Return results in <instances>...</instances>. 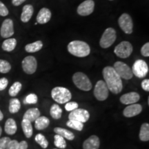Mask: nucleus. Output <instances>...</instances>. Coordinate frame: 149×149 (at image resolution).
Instances as JSON below:
<instances>
[{"label": "nucleus", "mask_w": 149, "mask_h": 149, "mask_svg": "<svg viewBox=\"0 0 149 149\" xmlns=\"http://www.w3.org/2000/svg\"><path fill=\"white\" fill-rule=\"evenodd\" d=\"M52 16L51 11L47 8H42L39 11L37 15V22L38 24H44L51 20Z\"/></svg>", "instance_id": "obj_17"}, {"label": "nucleus", "mask_w": 149, "mask_h": 149, "mask_svg": "<svg viewBox=\"0 0 149 149\" xmlns=\"http://www.w3.org/2000/svg\"><path fill=\"white\" fill-rule=\"evenodd\" d=\"M18 146L19 142L15 139H14V140H10L6 149H17Z\"/></svg>", "instance_id": "obj_41"}, {"label": "nucleus", "mask_w": 149, "mask_h": 149, "mask_svg": "<svg viewBox=\"0 0 149 149\" xmlns=\"http://www.w3.org/2000/svg\"><path fill=\"white\" fill-rule=\"evenodd\" d=\"M54 132L57 135H59L64 139H67L68 140H73L74 139V135L70 130L65 129L61 127H56L54 128Z\"/></svg>", "instance_id": "obj_24"}, {"label": "nucleus", "mask_w": 149, "mask_h": 149, "mask_svg": "<svg viewBox=\"0 0 149 149\" xmlns=\"http://www.w3.org/2000/svg\"><path fill=\"white\" fill-rule=\"evenodd\" d=\"M133 51V48L132 44L129 42L124 41L115 46L114 53L117 57L122 59H126L131 55Z\"/></svg>", "instance_id": "obj_6"}, {"label": "nucleus", "mask_w": 149, "mask_h": 149, "mask_svg": "<svg viewBox=\"0 0 149 149\" xmlns=\"http://www.w3.org/2000/svg\"><path fill=\"white\" fill-rule=\"evenodd\" d=\"M78 104L75 102H68L66 103V105H65V109H66V111H72L74 110L78 109Z\"/></svg>", "instance_id": "obj_36"}, {"label": "nucleus", "mask_w": 149, "mask_h": 149, "mask_svg": "<svg viewBox=\"0 0 149 149\" xmlns=\"http://www.w3.org/2000/svg\"><path fill=\"white\" fill-rule=\"evenodd\" d=\"M142 111L141 104H133L126 107L123 111V115L126 117H133L140 114Z\"/></svg>", "instance_id": "obj_15"}, {"label": "nucleus", "mask_w": 149, "mask_h": 149, "mask_svg": "<svg viewBox=\"0 0 149 149\" xmlns=\"http://www.w3.org/2000/svg\"><path fill=\"white\" fill-rule=\"evenodd\" d=\"M117 38L116 31L113 28H108L105 30L100 39V45L103 48H108L113 45Z\"/></svg>", "instance_id": "obj_5"}, {"label": "nucleus", "mask_w": 149, "mask_h": 149, "mask_svg": "<svg viewBox=\"0 0 149 149\" xmlns=\"http://www.w3.org/2000/svg\"><path fill=\"white\" fill-rule=\"evenodd\" d=\"M42 47H43V43L42 41L39 40L26 45L25 51H26L27 53H36V52L40 51L42 48Z\"/></svg>", "instance_id": "obj_25"}, {"label": "nucleus", "mask_w": 149, "mask_h": 149, "mask_svg": "<svg viewBox=\"0 0 149 149\" xmlns=\"http://www.w3.org/2000/svg\"><path fill=\"white\" fill-rule=\"evenodd\" d=\"M50 114L51 117L55 120H59L61 117L62 115V109L57 104H54L51 106V110H50Z\"/></svg>", "instance_id": "obj_28"}, {"label": "nucleus", "mask_w": 149, "mask_h": 149, "mask_svg": "<svg viewBox=\"0 0 149 149\" xmlns=\"http://www.w3.org/2000/svg\"><path fill=\"white\" fill-rule=\"evenodd\" d=\"M3 119V115L2 113V112L1 111V110H0V121H1Z\"/></svg>", "instance_id": "obj_45"}, {"label": "nucleus", "mask_w": 149, "mask_h": 149, "mask_svg": "<svg viewBox=\"0 0 149 149\" xmlns=\"http://www.w3.org/2000/svg\"><path fill=\"white\" fill-rule=\"evenodd\" d=\"M13 21L11 19H6L1 24L0 35L3 38H9L14 35Z\"/></svg>", "instance_id": "obj_14"}, {"label": "nucleus", "mask_w": 149, "mask_h": 149, "mask_svg": "<svg viewBox=\"0 0 149 149\" xmlns=\"http://www.w3.org/2000/svg\"><path fill=\"white\" fill-rule=\"evenodd\" d=\"M54 144H55V146L57 148L61 149L66 148L67 146V144L65 139L59 135H57V134H56L54 136Z\"/></svg>", "instance_id": "obj_30"}, {"label": "nucleus", "mask_w": 149, "mask_h": 149, "mask_svg": "<svg viewBox=\"0 0 149 149\" xmlns=\"http://www.w3.org/2000/svg\"><path fill=\"white\" fill-rule=\"evenodd\" d=\"M22 88V84L19 81H15L13 84L10 86V88H9L8 93L9 95L11 97H15L17 95V94L19 93V91H21Z\"/></svg>", "instance_id": "obj_31"}, {"label": "nucleus", "mask_w": 149, "mask_h": 149, "mask_svg": "<svg viewBox=\"0 0 149 149\" xmlns=\"http://www.w3.org/2000/svg\"><path fill=\"white\" fill-rule=\"evenodd\" d=\"M38 101V98L36 95L34 93H31L26 97L24 100V104H35Z\"/></svg>", "instance_id": "obj_35"}, {"label": "nucleus", "mask_w": 149, "mask_h": 149, "mask_svg": "<svg viewBox=\"0 0 149 149\" xmlns=\"http://www.w3.org/2000/svg\"><path fill=\"white\" fill-rule=\"evenodd\" d=\"M1 133H2V128H1V126H0V137H1Z\"/></svg>", "instance_id": "obj_46"}, {"label": "nucleus", "mask_w": 149, "mask_h": 149, "mask_svg": "<svg viewBox=\"0 0 149 149\" xmlns=\"http://www.w3.org/2000/svg\"><path fill=\"white\" fill-rule=\"evenodd\" d=\"M90 118V113L88 111L82 109H77L70 112L68 119L70 120H76L80 122H86Z\"/></svg>", "instance_id": "obj_12"}, {"label": "nucleus", "mask_w": 149, "mask_h": 149, "mask_svg": "<svg viewBox=\"0 0 149 149\" xmlns=\"http://www.w3.org/2000/svg\"><path fill=\"white\" fill-rule=\"evenodd\" d=\"M54 149H57V148H54Z\"/></svg>", "instance_id": "obj_48"}, {"label": "nucleus", "mask_w": 149, "mask_h": 149, "mask_svg": "<svg viewBox=\"0 0 149 149\" xmlns=\"http://www.w3.org/2000/svg\"><path fill=\"white\" fill-rule=\"evenodd\" d=\"M28 143L26 141H22L19 142V146L17 149H28Z\"/></svg>", "instance_id": "obj_43"}, {"label": "nucleus", "mask_w": 149, "mask_h": 149, "mask_svg": "<svg viewBox=\"0 0 149 149\" xmlns=\"http://www.w3.org/2000/svg\"><path fill=\"white\" fill-rule=\"evenodd\" d=\"M74 84L80 90L89 91L92 88V83L86 74L81 72H77L72 75Z\"/></svg>", "instance_id": "obj_4"}, {"label": "nucleus", "mask_w": 149, "mask_h": 149, "mask_svg": "<svg viewBox=\"0 0 149 149\" xmlns=\"http://www.w3.org/2000/svg\"><path fill=\"white\" fill-rule=\"evenodd\" d=\"M40 116V111L37 108H32L30 109L24 113L23 119L27 120L31 122H35V120Z\"/></svg>", "instance_id": "obj_20"}, {"label": "nucleus", "mask_w": 149, "mask_h": 149, "mask_svg": "<svg viewBox=\"0 0 149 149\" xmlns=\"http://www.w3.org/2000/svg\"><path fill=\"white\" fill-rule=\"evenodd\" d=\"M20 109H21V103L19 100L17 98L11 99L9 102V112L14 114L17 113Z\"/></svg>", "instance_id": "obj_29"}, {"label": "nucleus", "mask_w": 149, "mask_h": 149, "mask_svg": "<svg viewBox=\"0 0 149 149\" xmlns=\"http://www.w3.org/2000/svg\"><path fill=\"white\" fill-rule=\"evenodd\" d=\"M132 72L134 75L138 78H143L146 77L148 72V64L144 60L137 59L136 60L132 67Z\"/></svg>", "instance_id": "obj_9"}, {"label": "nucleus", "mask_w": 149, "mask_h": 149, "mask_svg": "<svg viewBox=\"0 0 149 149\" xmlns=\"http://www.w3.org/2000/svg\"><path fill=\"white\" fill-rule=\"evenodd\" d=\"M51 97L54 101L60 104H66L71 100L72 95L68 88L57 86L51 91Z\"/></svg>", "instance_id": "obj_3"}, {"label": "nucleus", "mask_w": 149, "mask_h": 149, "mask_svg": "<svg viewBox=\"0 0 149 149\" xmlns=\"http://www.w3.org/2000/svg\"><path fill=\"white\" fill-rule=\"evenodd\" d=\"M113 68L119 74V76L123 79L129 80L131 79L133 77L131 68L122 61H116L113 66Z\"/></svg>", "instance_id": "obj_7"}, {"label": "nucleus", "mask_w": 149, "mask_h": 149, "mask_svg": "<svg viewBox=\"0 0 149 149\" xmlns=\"http://www.w3.org/2000/svg\"><path fill=\"white\" fill-rule=\"evenodd\" d=\"M35 140L37 143H38L39 145H40L42 148L46 149L48 146V141H47V139H46L45 136L42 135V134H37V135L35 136Z\"/></svg>", "instance_id": "obj_33"}, {"label": "nucleus", "mask_w": 149, "mask_h": 149, "mask_svg": "<svg viewBox=\"0 0 149 149\" xmlns=\"http://www.w3.org/2000/svg\"><path fill=\"white\" fill-rule=\"evenodd\" d=\"M11 70V65L8 61L0 59V72L7 73Z\"/></svg>", "instance_id": "obj_34"}, {"label": "nucleus", "mask_w": 149, "mask_h": 149, "mask_svg": "<svg viewBox=\"0 0 149 149\" xmlns=\"http://www.w3.org/2000/svg\"><path fill=\"white\" fill-rule=\"evenodd\" d=\"M26 1V0H12V3L15 6H19L24 2H25Z\"/></svg>", "instance_id": "obj_44"}, {"label": "nucleus", "mask_w": 149, "mask_h": 149, "mask_svg": "<svg viewBox=\"0 0 149 149\" xmlns=\"http://www.w3.org/2000/svg\"><path fill=\"white\" fill-rule=\"evenodd\" d=\"M68 51L71 55L78 57H85L91 53L90 46L86 42L74 40L68 44Z\"/></svg>", "instance_id": "obj_2"}, {"label": "nucleus", "mask_w": 149, "mask_h": 149, "mask_svg": "<svg viewBox=\"0 0 149 149\" xmlns=\"http://www.w3.org/2000/svg\"><path fill=\"white\" fill-rule=\"evenodd\" d=\"M8 84V80L6 77L0 78V91L5 90Z\"/></svg>", "instance_id": "obj_40"}, {"label": "nucleus", "mask_w": 149, "mask_h": 149, "mask_svg": "<svg viewBox=\"0 0 149 149\" xmlns=\"http://www.w3.org/2000/svg\"><path fill=\"white\" fill-rule=\"evenodd\" d=\"M22 128L23 132L27 138H31L33 135V129L32 124L30 121L27 120H24L22 122Z\"/></svg>", "instance_id": "obj_26"}, {"label": "nucleus", "mask_w": 149, "mask_h": 149, "mask_svg": "<svg viewBox=\"0 0 149 149\" xmlns=\"http://www.w3.org/2000/svg\"><path fill=\"white\" fill-rule=\"evenodd\" d=\"M141 88H143V90L148 92L149 91V79H148L143 80V81H141Z\"/></svg>", "instance_id": "obj_42"}, {"label": "nucleus", "mask_w": 149, "mask_h": 149, "mask_svg": "<svg viewBox=\"0 0 149 149\" xmlns=\"http://www.w3.org/2000/svg\"><path fill=\"white\" fill-rule=\"evenodd\" d=\"M118 24L120 29L126 34L130 35L133 31V22L131 17L127 13H124L118 19Z\"/></svg>", "instance_id": "obj_10"}, {"label": "nucleus", "mask_w": 149, "mask_h": 149, "mask_svg": "<svg viewBox=\"0 0 149 149\" xmlns=\"http://www.w3.org/2000/svg\"><path fill=\"white\" fill-rule=\"evenodd\" d=\"M141 53L144 57H149V43L147 42L141 48Z\"/></svg>", "instance_id": "obj_39"}, {"label": "nucleus", "mask_w": 149, "mask_h": 149, "mask_svg": "<svg viewBox=\"0 0 149 149\" xmlns=\"http://www.w3.org/2000/svg\"><path fill=\"white\" fill-rule=\"evenodd\" d=\"M4 130L6 133H7L8 135H13L15 134L17 130V126L15 121L12 118L8 119L5 123Z\"/></svg>", "instance_id": "obj_21"}, {"label": "nucleus", "mask_w": 149, "mask_h": 149, "mask_svg": "<svg viewBox=\"0 0 149 149\" xmlns=\"http://www.w3.org/2000/svg\"><path fill=\"white\" fill-rule=\"evenodd\" d=\"M34 13V8L32 5L26 4L24 6L21 14V21L24 23H27L31 20L33 15Z\"/></svg>", "instance_id": "obj_19"}, {"label": "nucleus", "mask_w": 149, "mask_h": 149, "mask_svg": "<svg viewBox=\"0 0 149 149\" xmlns=\"http://www.w3.org/2000/svg\"><path fill=\"white\" fill-rule=\"evenodd\" d=\"M94 95L99 101H105L109 97V90L103 80H100L97 82L94 88Z\"/></svg>", "instance_id": "obj_8"}, {"label": "nucleus", "mask_w": 149, "mask_h": 149, "mask_svg": "<svg viewBox=\"0 0 149 149\" xmlns=\"http://www.w3.org/2000/svg\"><path fill=\"white\" fill-rule=\"evenodd\" d=\"M22 68L24 72L28 74H32L36 72L37 61L33 56H27L22 60Z\"/></svg>", "instance_id": "obj_11"}, {"label": "nucleus", "mask_w": 149, "mask_h": 149, "mask_svg": "<svg viewBox=\"0 0 149 149\" xmlns=\"http://www.w3.org/2000/svg\"><path fill=\"white\" fill-rule=\"evenodd\" d=\"M50 120L48 117L44 116H40L35 121V128L38 130L45 129L49 126Z\"/></svg>", "instance_id": "obj_22"}, {"label": "nucleus", "mask_w": 149, "mask_h": 149, "mask_svg": "<svg viewBox=\"0 0 149 149\" xmlns=\"http://www.w3.org/2000/svg\"><path fill=\"white\" fill-rule=\"evenodd\" d=\"M17 44V40L15 38H8L6 39L3 41L1 45V48L4 51L6 52H11L13 51L15 48H16Z\"/></svg>", "instance_id": "obj_23"}, {"label": "nucleus", "mask_w": 149, "mask_h": 149, "mask_svg": "<svg viewBox=\"0 0 149 149\" xmlns=\"http://www.w3.org/2000/svg\"><path fill=\"white\" fill-rule=\"evenodd\" d=\"M103 77L109 90L114 94L122 92L123 83L122 78L117 73L113 67L106 66L102 71Z\"/></svg>", "instance_id": "obj_1"}, {"label": "nucleus", "mask_w": 149, "mask_h": 149, "mask_svg": "<svg viewBox=\"0 0 149 149\" xmlns=\"http://www.w3.org/2000/svg\"><path fill=\"white\" fill-rule=\"evenodd\" d=\"M9 14L8 9L4 3L0 1V16L6 17Z\"/></svg>", "instance_id": "obj_38"}, {"label": "nucleus", "mask_w": 149, "mask_h": 149, "mask_svg": "<svg viewBox=\"0 0 149 149\" xmlns=\"http://www.w3.org/2000/svg\"><path fill=\"white\" fill-rule=\"evenodd\" d=\"M110 1H113V0H110Z\"/></svg>", "instance_id": "obj_47"}, {"label": "nucleus", "mask_w": 149, "mask_h": 149, "mask_svg": "<svg viewBox=\"0 0 149 149\" xmlns=\"http://www.w3.org/2000/svg\"><path fill=\"white\" fill-rule=\"evenodd\" d=\"M11 139L8 137H3L0 138V149H6Z\"/></svg>", "instance_id": "obj_37"}, {"label": "nucleus", "mask_w": 149, "mask_h": 149, "mask_svg": "<svg viewBox=\"0 0 149 149\" xmlns=\"http://www.w3.org/2000/svg\"><path fill=\"white\" fill-rule=\"evenodd\" d=\"M140 99V96L136 92H130L126 94H124L121 96L120 102L123 104L130 105V104H136Z\"/></svg>", "instance_id": "obj_16"}, {"label": "nucleus", "mask_w": 149, "mask_h": 149, "mask_svg": "<svg viewBox=\"0 0 149 149\" xmlns=\"http://www.w3.org/2000/svg\"><path fill=\"white\" fill-rule=\"evenodd\" d=\"M66 126L68 127L72 128V129L78 130V131H81L84 128V123L76 120H69L66 122Z\"/></svg>", "instance_id": "obj_32"}, {"label": "nucleus", "mask_w": 149, "mask_h": 149, "mask_svg": "<svg viewBox=\"0 0 149 149\" xmlns=\"http://www.w3.org/2000/svg\"><path fill=\"white\" fill-rule=\"evenodd\" d=\"M100 146V140L96 135H91L83 143L84 149H99Z\"/></svg>", "instance_id": "obj_18"}, {"label": "nucleus", "mask_w": 149, "mask_h": 149, "mask_svg": "<svg viewBox=\"0 0 149 149\" xmlns=\"http://www.w3.org/2000/svg\"><path fill=\"white\" fill-rule=\"evenodd\" d=\"M95 1L93 0H86L77 7V12L81 16L90 15L95 9Z\"/></svg>", "instance_id": "obj_13"}, {"label": "nucleus", "mask_w": 149, "mask_h": 149, "mask_svg": "<svg viewBox=\"0 0 149 149\" xmlns=\"http://www.w3.org/2000/svg\"><path fill=\"white\" fill-rule=\"evenodd\" d=\"M139 139L142 141H148L149 140V124L144 123L141 126L139 130Z\"/></svg>", "instance_id": "obj_27"}]
</instances>
